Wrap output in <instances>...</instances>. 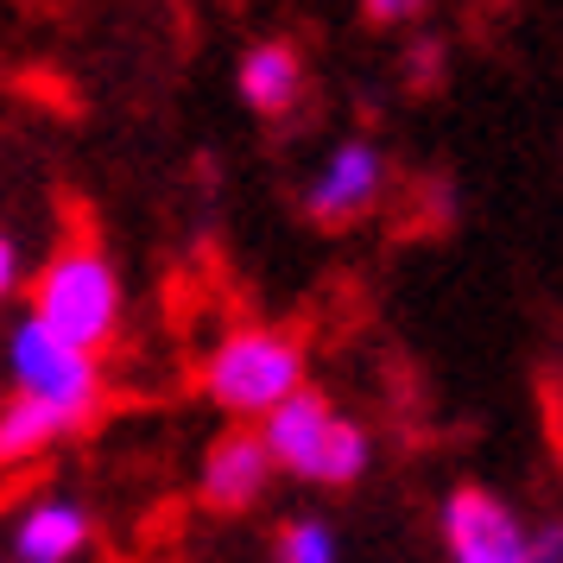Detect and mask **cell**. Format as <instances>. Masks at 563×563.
Here are the masks:
<instances>
[{
	"instance_id": "obj_1",
	"label": "cell",
	"mask_w": 563,
	"mask_h": 563,
	"mask_svg": "<svg viewBox=\"0 0 563 563\" xmlns=\"http://www.w3.org/2000/svg\"><path fill=\"white\" fill-rule=\"evenodd\" d=\"M32 323L82 355H102L121 330V279L96 241H64L32 279Z\"/></svg>"
},
{
	"instance_id": "obj_2",
	"label": "cell",
	"mask_w": 563,
	"mask_h": 563,
	"mask_svg": "<svg viewBox=\"0 0 563 563\" xmlns=\"http://www.w3.org/2000/svg\"><path fill=\"white\" fill-rule=\"evenodd\" d=\"M203 393L229 418H273L305 393V342L273 323H241L203 355Z\"/></svg>"
},
{
	"instance_id": "obj_3",
	"label": "cell",
	"mask_w": 563,
	"mask_h": 563,
	"mask_svg": "<svg viewBox=\"0 0 563 563\" xmlns=\"http://www.w3.org/2000/svg\"><path fill=\"white\" fill-rule=\"evenodd\" d=\"M260 443L273 468L298 475V482H317V487H349L367 475L374 462V443H367V424L342 418V411L323 399V393H291L273 418H260Z\"/></svg>"
},
{
	"instance_id": "obj_4",
	"label": "cell",
	"mask_w": 563,
	"mask_h": 563,
	"mask_svg": "<svg viewBox=\"0 0 563 563\" xmlns=\"http://www.w3.org/2000/svg\"><path fill=\"white\" fill-rule=\"evenodd\" d=\"M450 563H563V526H526L494 487L462 482L443 500Z\"/></svg>"
},
{
	"instance_id": "obj_5",
	"label": "cell",
	"mask_w": 563,
	"mask_h": 563,
	"mask_svg": "<svg viewBox=\"0 0 563 563\" xmlns=\"http://www.w3.org/2000/svg\"><path fill=\"white\" fill-rule=\"evenodd\" d=\"M7 374H13L20 399H38V406L64 411L70 424H89V411L102 406V361L45 335L32 317L7 335Z\"/></svg>"
},
{
	"instance_id": "obj_6",
	"label": "cell",
	"mask_w": 563,
	"mask_h": 563,
	"mask_svg": "<svg viewBox=\"0 0 563 563\" xmlns=\"http://www.w3.org/2000/svg\"><path fill=\"white\" fill-rule=\"evenodd\" d=\"M380 190H386V153L374 140H342L323 158V172L305 184V216L323 222V229H342V222H361L380 203Z\"/></svg>"
},
{
	"instance_id": "obj_7",
	"label": "cell",
	"mask_w": 563,
	"mask_h": 563,
	"mask_svg": "<svg viewBox=\"0 0 563 563\" xmlns=\"http://www.w3.org/2000/svg\"><path fill=\"white\" fill-rule=\"evenodd\" d=\"M7 544H13V563H82L96 544V519L70 494H38L13 512Z\"/></svg>"
},
{
	"instance_id": "obj_8",
	"label": "cell",
	"mask_w": 563,
	"mask_h": 563,
	"mask_svg": "<svg viewBox=\"0 0 563 563\" xmlns=\"http://www.w3.org/2000/svg\"><path fill=\"white\" fill-rule=\"evenodd\" d=\"M279 468H273V456H266V443H260V431H229L209 443L203 456V500L216 512H247L266 494V482H273Z\"/></svg>"
},
{
	"instance_id": "obj_9",
	"label": "cell",
	"mask_w": 563,
	"mask_h": 563,
	"mask_svg": "<svg viewBox=\"0 0 563 563\" xmlns=\"http://www.w3.org/2000/svg\"><path fill=\"white\" fill-rule=\"evenodd\" d=\"M234 89L241 102L266 114V121H285L291 108L305 102V52L291 38H260L241 52V70H234Z\"/></svg>"
},
{
	"instance_id": "obj_10",
	"label": "cell",
	"mask_w": 563,
	"mask_h": 563,
	"mask_svg": "<svg viewBox=\"0 0 563 563\" xmlns=\"http://www.w3.org/2000/svg\"><path fill=\"white\" fill-rule=\"evenodd\" d=\"M77 424L64 418V411L52 406H38V399H7L0 406V468H13V462H32V456H45L57 437H70Z\"/></svg>"
},
{
	"instance_id": "obj_11",
	"label": "cell",
	"mask_w": 563,
	"mask_h": 563,
	"mask_svg": "<svg viewBox=\"0 0 563 563\" xmlns=\"http://www.w3.org/2000/svg\"><path fill=\"white\" fill-rule=\"evenodd\" d=\"M342 558V544H335L330 519H285L279 532H273V563H335Z\"/></svg>"
},
{
	"instance_id": "obj_12",
	"label": "cell",
	"mask_w": 563,
	"mask_h": 563,
	"mask_svg": "<svg viewBox=\"0 0 563 563\" xmlns=\"http://www.w3.org/2000/svg\"><path fill=\"white\" fill-rule=\"evenodd\" d=\"M13 285H20V247H13V241L0 234V305L13 298Z\"/></svg>"
},
{
	"instance_id": "obj_13",
	"label": "cell",
	"mask_w": 563,
	"mask_h": 563,
	"mask_svg": "<svg viewBox=\"0 0 563 563\" xmlns=\"http://www.w3.org/2000/svg\"><path fill=\"white\" fill-rule=\"evenodd\" d=\"M437 57H443V52H437V38H418V45H411V77L424 82V77H431Z\"/></svg>"
},
{
	"instance_id": "obj_14",
	"label": "cell",
	"mask_w": 563,
	"mask_h": 563,
	"mask_svg": "<svg viewBox=\"0 0 563 563\" xmlns=\"http://www.w3.org/2000/svg\"><path fill=\"white\" fill-rule=\"evenodd\" d=\"M0 563H7V558H0Z\"/></svg>"
}]
</instances>
